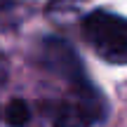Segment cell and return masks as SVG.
I'll return each mask as SVG.
<instances>
[{"label": "cell", "instance_id": "obj_1", "mask_svg": "<svg viewBox=\"0 0 127 127\" xmlns=\"http://www.w3.org/2000/svg\"><path fill=\"white\" fill-rule=\"evenodd\" d=\"M38 64L57 87L54 94L40 96L38 101L50 127H92L106 115L104 96L87 80L78 54L68 42L59 38L42 40Z\"/></svg>", "mask_w": 127, "mask_h": 127}, {"label": "cell", "instance_id": "obj_2", "mask_svg": "<svg viewBox=\"0 0 127 127\" xmlns=\"http://www.w3.org/2000/svg\"><path fill=\"white\" fill-rule=\"evenodd\" d=\"M82 35L99 59L108 64H127V19L96 9L82 21Z\"/></svg>", "mask_w": 127, "mask_h": 127}, {"label": "cell", "instance_id": "obj_4", "mask_svg": "<svg viewBox=\"0 0 127 127\" xmlns=\"http://www.w3.org/2000/svg\"><path fill=\"white\" fill-rule=\"evenodd\" d=\"M7 80H9V64L0 54V96H2V90L7 85ZM0 120H2V104H0Z\"/></svg>", "mask_w": 127, "mask_h": 127}, {"label": "cell", "instance_id": "obj_3", "mask_svg": "<svg viewBox=\"0 0 127 127\" xmlns=\"http://www.w3.org/2000/svg\"><path fill=\"white\" fill-rule=\"evenodd\" d=\"M31 118H33V111L26 104V99H12L2 108V120L9 127H26L31 123Z\"/></svg>", "mask_w": 127, "mask_h": 127}, {"label": "cell", "instance_id": "obj_5", "mask_svg": "<svg viewBox=\"0 0 127 127\" xmlns=\"http://www.w3.org/2000/svg\"><path fill=\"white\" fill-rule=\"evenodd\" d=\"M9 2H12V0H0V9H2V7H7Z\"/></svg>", "mask_w": 127, "mask_h": 127}]
</instances>
